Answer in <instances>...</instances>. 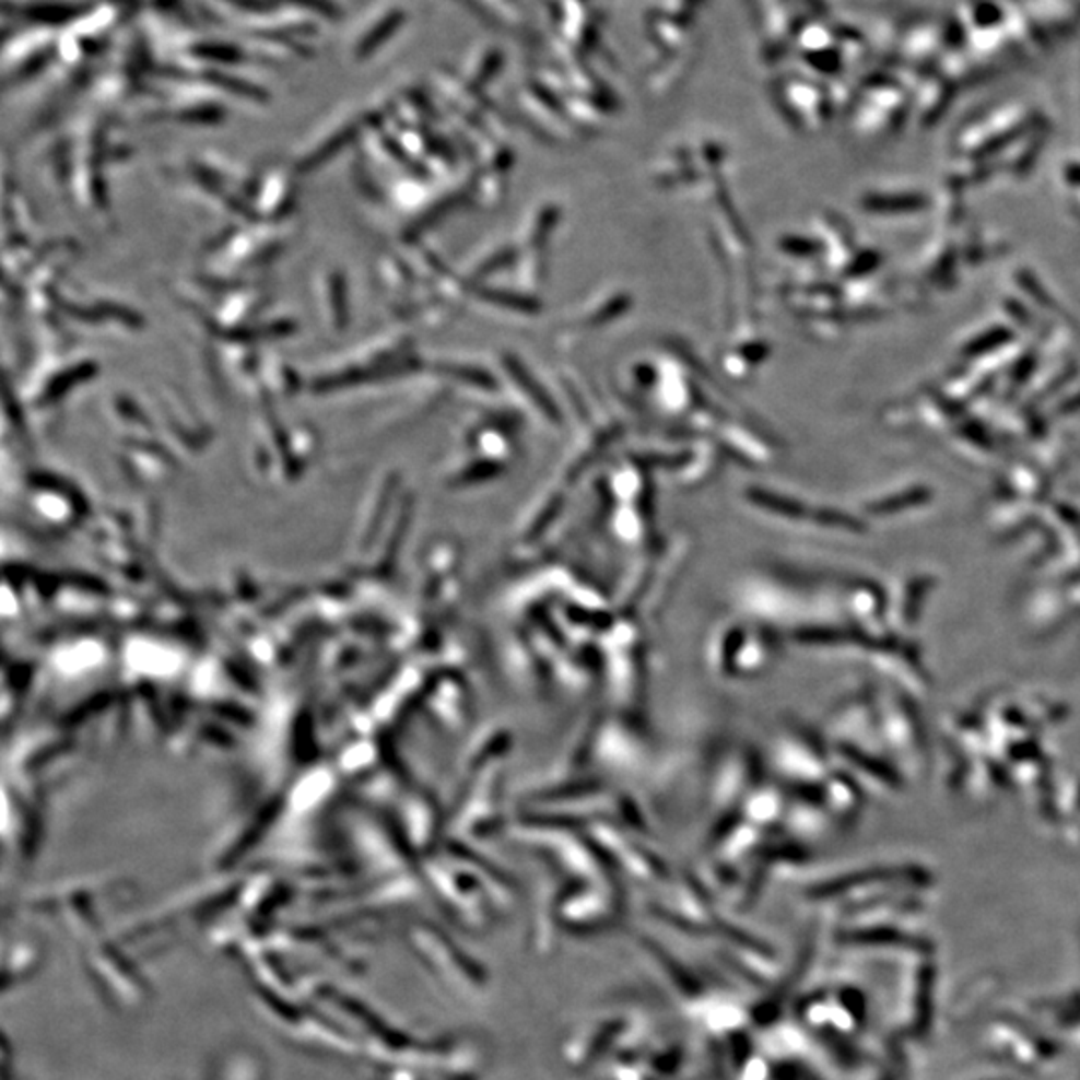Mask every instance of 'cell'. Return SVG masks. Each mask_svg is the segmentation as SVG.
<instances>
[{
	"label": "cell",
	"mask_w": 1080,
	"mask_h": 1080,
	"mask_svg": "<svg viewBox=\"0 0 1080 1080\" xmlns=\"http://www.w3.org/2000/svg\"><path fill=\"white\" fill-rule=\"evenodd\" d=\"M1009 337L1010 334L1007 330H993V332H987V334H983L981 339H976V341L973 342V347L969 349V353L981 354L987 353V351H993V349H997L998 344L1009 341Z\"/></svg>",
	"instance_id": "7a4b0ae2"
},
{
	"label": "cell",
	"mask_w": 1080,
	"mask_h": 1080,
	"mask_svg": "<svg viewBox=\"0 0 1080 1080\" xmlns=\"http://www.w3.org/2000/svg\"><path fill=\"white\" fill-rule=\"evenodd\" d=\"M925 202L918 197H891V199L874 200L870 202V209L877 211H915L920 209Z\"/></svg>",
	"instance_id": "6da1fadb"
}]
</instances>
